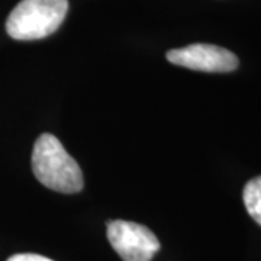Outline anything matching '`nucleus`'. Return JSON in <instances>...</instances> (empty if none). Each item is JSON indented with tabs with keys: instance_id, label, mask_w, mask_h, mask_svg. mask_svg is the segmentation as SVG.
Returning a JSON list of instances; mask_svg holds the SVG:
<instances>
[{
	"instance_id": "423d86ee",
	"label": "nucleus",
	"mask_w": 261,
	"mask_h": 261,
	"mask_svg": "<svg viewBox=\"0 0 261 261\" xmlns=\"http://www.w3.org/2000/svg\"><path fill=\"white\" fill-rule=\"evenodd\" d=\"M8 261H53L39 254H15Z\"/></svg>"
},
{
	"instance_id": "7ed1b4c3",
	"label": "nucleus",
	"mask_w": 261,
	"mask_h": 261,
	"mask_svg": "<svg viewBox=\"0 0 261 261\" xmlns=\"http://www.w3.org/2000/svg\"><path fill=\"white\" fill-rule=\"evenodd\" d=\"M108 240L123 261H151L160 250L159 238L147 226L122 219L108 222Z\"/></svg>"
},
{
	"instance_id": "f03ea898",
	"label": "nucleus",
	"mask_w": 261,
	"mask_h": 261,
	"mask_svg": "<svg viewBox=\"0 0 261 261\" xmlns=\"http://www.w3.org/2000/svg\"><path fill=\"white\" fill-rule=\"evenodd\" d=\"M68 0H22L10 12L6 32L16 41H35L49 37L61 27Z\"/></svg>"
},
{
	"instance_id": "f257e3e1",
	"label": "nucleus",
	"mask_w": 261,
	"mask_h": 261,
	"mask_svg": "<svg viewBox=\"0 0 261 261\" xmlns=\"http://www.w3.org/2000/svg\"><path fill=\"white\" fill-rule=\"evenodd\" d=\"M32 170L38 181L51 190L71 195L83 189L82 168L51 134H42L35 141Z\"/></svg>"
},
{
	"instance_id": "20e7f679",
	"label": "nucleus",
	"mask_w": 261,
	"mask_h": 261,
	"mask_svg": "<svg viewBox=\"0 0 261 261\" xmlns=\"http://www.w3.org/2000/svg\"><path fill=\"white\" fill-rule=\"evenodd\" d=\"M167 60L173 64L205 73H231L238 68V58L229 49L212 44H192L171 49Z\"/></svg>"
},
{
	"instance_id": "39448f33",
	"label": "nucleus",
	"mask_w": 261,
	"mask_h": 261,
	"mask_svg": "<svg viewBox=\"0 0 261 261\" xmlns=\"http://www.w3.org/2000/svg\"><path fill=\"white\" fill-rule=\"evenodd\" d=\"M244 205L252 219L261 225V176L250 180L243 192Z\"/></svg>"
}]
</instances>
